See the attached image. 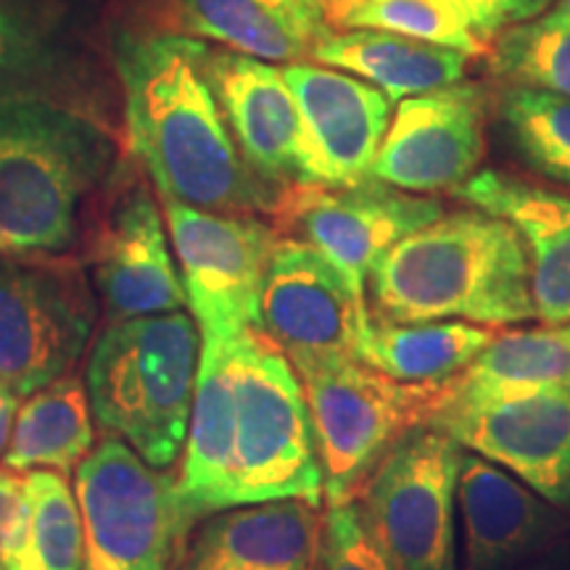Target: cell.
<instances>
[{
  "instance_id": "cell-4",
  "label": "cell",
  "mask_w": 570,
  "mask_h": 570,
  "mask_svg": "<svg viewBox=\"0 0 570 570\" xmlns=\"http://www.w3.org/2000/svg\"><path fill=\"white\" fill-rule=\"evenodd\" d=\"M111 135L59 98L0 101V256H61L114 167Z\"/></svg>"
},
{
  "instance_id": "cell-22",
  "label": "cell",
  "mask_w": 570,
  "mask_h": 570,
  "mask_svg": "<svg viewBox=\"0 0 570 570\" xmlns=\"http://www.w3.org/2000/svg\"><path fill=\"white\" fill-rule=\"evenodd\" d=\"M175 9L196 38L273 63L309 59L315 42L331 32L309 0H175Z\"/></svg>"
},
{
  "instance_id": "cell-23",
  "label": "cell",
  "mask_w": 570,
  "mask_h": 570,
  "mask_svg": "<svg viewBox=\"0 0 570 570\" xmlns=\"http://www.w3.org/2000/svg\"><path fill=\"white\" fill-rule=\"evenodd\" d=\"M570 391V325L497 333L470 365L452 377L458 402H491Z\"/></svg>"
},
{
  "instance_id": "cell-16",
  "label": "cell",
  "mask_w": 570,
  "mask_h": 570,
  "mask_svg": "<svg viewBox=\"0 0 570 570\" xmlns=\"http://www.w3.org/2000/svg\"><path fill=\"white\" fill-rule=\"evenodd\" d=\"M88 275L106 323L185 309L173 240L146 188H132L117 204L92 246Z\"/></svg>"
},
{
  "instance_id": "cell-19",
  "label": "cell",
  "mask_w": 570,
  "mask_h": 570,
  "mask_svg": "<svg viewBox=\"0 0 570 570\" xmlns=\"http://www.w3.org/2000/svg\"><path fill=\"white\" fill-rule=\"evenodd\" d=\"M323 512L306 499L240 504L206 515L175 570H312Z\"/></svg>"
},
{
  "instance_id": "cell-15",
  "label": "cell",
  "mask_w": 570,
  "mask_h": 570,
  "mask_svg": "<svg viewBox=\"0 0 570 570\" xmlns=\"http://www.w3.org/2000/svg\"><path fill=\"white\" fill-rule=\"evenodd\" d=\"M487 92L479 85L404 98L391 114L373 177L410 194L458 190L479 173L487 154Z\"/></svg>"
},
{
  "instance_id": "cell-26",
  "label": "cell",
  "mask_w": 570,
  "mask_h": 570,
  "mask_svg": "<svg viewBox=\"0 0 570 570\" xmlns=\"http://www.w3.org/2000/svg\"><path fill=\"white\" fill-rule=\"evenodd\" d=\"M69 75L61 21L35 0H0V101L59 98Z\"/></svg>"
},
{
  "instance_id": "cell-25",
  "label": "cell",
  "mask_w": 570,
  "mask_h": 570,
  "mask_svg": "<svg viewBox=\"0 0 570 570\" xmlns=\"http://www.w3.org/2000/svg\"><path fill=\"white\" fill-rule=\"evenodd\" d=\"M373 320V317H370ZM497 336V327L436 323H370L360 360L402 383H436L462 373Z\"/></svg>"
},
{
  "instance_id": "cell-8",
  "label": "cell",
  "mask_w": 570,
  "mask_h": 570,
  "mask_svg": "<svg viewBox=\"0 0 570 570\" xmlns=\"http://www.w3.org/2000/svg\"><path fill=\"white\" fill-rule=\"evenodd\" d=\"M96 291L67 256H0V383L30 396L75 370L98 323Z\"/></svg>"
},
{
  "instance_id": "cell-31",
  "label": "cell",
  "mask_w": 570,
  "mask_h": 570,
  "mask_svg": "<svg viewBox=\"0 0 570 570\" xmlns=\"http://www.w3.org/2000/svg\"><path fill=\"white\" fill-rule=\"evenodd\" d=\"M312 570H399L370 529L360 502L327 504Z\"/></svg>"
},
{
  "instance_id": "cell-33",
  "label": "cell",
  "mask_w": 570,
  "mask_h": 570,
  "mask_svg": "<svg viewBox=\"0 0 570 570\" xmlns=\"http://www.w3.org/2000/svg\"><path fill=\"white\" fill-rule=\"evenodd\" d=\"M21 508H24V479L0 465V570H6L13 537H17Z\"/></svg>"
},
{
  "instance_id": "cell-20",
  "label": "cell",
  "mask_w": 570,
  "mask_h": 570,
  "mask_svg": "<svg viewBox=\"0 0 570 570\" xmlns=\"http://www.w3.org/2000/svg\"><path fill=\"white\" fill-rule=\"evenodd\" d=\"M454 194L515 227L529 256L537 320L570 325V196L494 169L475 173Z\"/></svg>"
},
{
  "instance_id": "cell-27",
  "label": "cell",
  "mask_w": 570,
  "mask_h": 570,
  "mask_svg": "<svg viewBox=\"0 0 570 570\" xmlns=\"http://www.w3.org/2000/svg\"><path fill=\"white\" fill-rule=\"evenodd\" d=\"M82 515L67 475L32 470L24 475V508L6 570H80Z\"/></svg>"
},
{
  "instance_id": "cell-37",
  "label": "cell",
  "mask_w": 570,
  "mask_h": 570,
  "mask_svg": "<svg viewBox=\"0 0 570 570\" xmlns=\"http://www.w3.org/2000/svg\"><path fill=\"white\" fill-rule=\"evenodd\" d=\"M568 6H570V0H568Z\"/></svg>"
},
{
  "instance_id": "cell-1",
  "label": "cell",
  "mask_w": 570,
  "mask_h": 570,
  "mask_svg": "<svg viewBox=\"0 0 570 570\" xmlns=\"http://www.w3.org/2000/svg\"><path fill=\"white\" fill-rule=\"evenodd\" d=\"M177 491L198 520L275 499L323 504L302 377L259 327L202 344Z\"/></svg>"
},
{
  "instance_id": "cell-12",
  "label": "cell",
  "mask_w": 570,
  "mask_h": 570,
  "mask_svg": "<svg viewBox=\"0 0 570 570\" xmlns=\"http://www.w3.org/2000/svg\"><path fill=\"white\" fill-rule=\"evenodd\" d=\"M370 306L323 254L296 238L277 240L262 291L259 331L296 370L360 360Z\"/></svg>"
},
{
  "instance_id": "cell-11",
  "label": "cell",
  "mask_w": 570,
  "mask_h": 570,
  "mask_svg": "<svg viewBox=\"0 0 570 570\" xmlns=\"http://www.w3.org/2000/svg\"><path fill=\"white\" fill-rule=\"evenodd\" d=\"M269 214L288 238L304 240L367 302V277L391 246L444 214V204L375 180L344 188L294 183Z\"/></svg>"
},
{
  "instance_id": "cell-3",
  "label": "cell",
  "mask_w": 570,
  "mask_h": 570,
  "mask_svg": "<svg viewBox=\"0 0 570 570\" xmlns=\"http://www.w3.org/2000/svg\"><path fill=\"white\" fill-rule=\"evenodd\" d=\"M367 298L375 323L537 320L523 240L508 219L475 206L444 212L391 246L367 277Z\"/></svg>"
},
{
  "instance_id": "cell-2",
  "label": "cell",
  "mask_w": 570,
  "mask_h": 570,
  "mask_svg": "<svg viewBox=\"0 0 570 570\" xmlns=\"http://www.w3.org/2000/svg\"><path fill=\"white\" fill-rule=\"evenodd\" d=\"M212 51L177 32L117 42L130 151L161 198L225 214L273 209L277 194L246 167L209 82Z\"/></svg>"
},
{
  "instance_id": "cell-13",
  "label": "cell",
  "mask_w": 570,
  "mask_h": 570,
  "mask_svg": "<svg viewBox=\"0 0 570 570\" xmlns=\"http://www.w3.org/2000/svg\"><path fill=\"white\" fill-rule=\"evenodd\" d=\"M283 77L302 125L298 183L344 188L370 180L391 122L386 92L323 63H288Z\"/></svg>"
},
{
  "instance_id": "cell-21",
  "label": "cell",
  "mask_w": 570,
  "mask_h": 570,
  "mask_svg": "<svg viewBox=\"0 0 570 570\" xmlns=\"http://www.w3.org/2000/svg\"><path fill=\"white\" fill-rule=\"evenodd\" d=\"M309 59L375 85L391 104L460 82L468 67V56L454 48L383 30H331Z\"/></svg>"
},
{
  "instance_id": "cell-14",
  "label": "cell",
  "mask_w": 570,
  "mask_h": 570,
  "mask_svg": "<svg viewBox=\"0 0 570 570\" xmlns=\"http://www.w3.org/2000/svg\"><path fill=\"white\" fill-rule=\"evenodd\" d=\"M433 428L570 510V391L458 402L449 399Z\"/></svg>"
},
{
  "instance_id": "cell-10",
  "label": "cell",
  "mask_w": 570,
  "mask_h": 570,
  "mask_svg": "<svg viewBox=\"0 0 570 570\" xmlns=\"http://www.w3.org/2000/svg\"><path fill=\"white\" fill-rule=\"evenodd\" d=\"M169 240L202 344L262 327V291L281 240L254 214H225L164 198Z\"/></svg>"
},
{
  "instance_id": "cell-7",
  "label": "cell",
  "mask_w": 570,
  "mask_h": 570,
  "mask_svg": "<svg viewBox=\"0 0 570 570\" xmlns=\"http://www.w3.org/2000/svg\"><path fill=\"white\" fill-rule=\"evenodd\" d=\"M82 515L80 570H175L202 520L177 491L175 470L146 465L106 436L75 470Z\"/></svg>"
},
{
  "instance_id": "cell-29",
  "label": "cell",
  "mask_w": 570,
  "mask_h": 570,
  "mask_svg": "<svg viewBox=\"0 0 570 570\" xmlns=\"http://www.w3.org/2000/svg\"><path fill=\"white\" fill-rule=\"evenodd\" d=\"M489 67L502 82L570 98V6L544 11L494 38Z\"/></svg>"
},
{
  "instance_id": "cell-18",
  "label": "cell",
  "mask_w": 570,
  "mask_h": 570,
  "mask_svg": "<svg viewBox=\"0 0 570 570\" xmlns=\"http://www.w3.org/2000/svg\"><path fill=\"white\" fill-rule=\"evenodd\" d=\"M209 82L246 167L281 194L298 183V109L273 61L238 51L209 56Z\"/></svg>"
},
{
  "instance_id": "cell-24",
  "label": "cell",
  "mask_w": 570,
  "mask_h": 570,
  "mask_svg": "<svg viewBox=\"0 0 570 570\" xmlns=\"http://www.w3.org/2000/svg\"><path fill=\"white\" fill-rule=\"evenodd\" d=\"M92 441L88 389L80 375L67 373L21 404L0 465L13 473L51 470L69 479L92 452Z\"/></svg>"
},
{
  "instance_id": "cell-35",
  "label": "cell",
  "mask_w": 570,
  "mask_h": 570,
  "mask_svg": "<svg viewBox=\"0 0 570 570\" xmlns=\"http://www.w3.org/2000/svg\"><path fill=\"white\" fill-rule=\"evenodd\" d=\"M525 570H570V558L566 550H554L552 554H547V558L533 562V566Z\"/></svg>"
},
{
  "instance_id": "cell-36",
  "label": "cell",
  "mask_w": 570,
  "mask_h": 570,
  "mask_svg": "<svg viewBox=\"0 0 570 570\" xmlns=\"http://www.w3.org/2000/svg\"><path fill=\"white\" fill-rule=\"evenodd\" d=\"M309 3H315V6H317V9H323V6L327 3V0H309Z\"/></svg>"
},
{
  "instance_id": "cell-32",
  "label": "cell",
  "mask_w": 570,
  "mask_h": 570,
  "mask_svg": "<svg viewBox=\"0 0 570 570\" xmlns=\"http://www.w3.org/2000/svg\"><path fill=\"white\" fill-rule=\"evenodd\" d=\"M483 42L494 40L510 27L550 11L554 0H454Z\"/></svg>"
},
{
  "instance_id": "cell-30",
  "label": "cell",
  "mask_w": 570,
  "mask_h": 570,
  "mask_svg": "<svg viewBox=\"0 0 570 570\" xmlns=\"http://www.w3.org/2000/svg\"><path fill=\"white\" fill-rule=\"evenodd\" d=\"M499 117L520 159L570 188V98L510 85L499 98Z\"/></svg>"
},
{
  "instance_id": "cell-17",
  "label": "cell",
  "mask_w": 570,
  "mask_h": 570,
  "mask_svg": "<svg viewBox=\"0 0 570 570\" xmlns=\"http://www.w3.org/2000/svg\"><path fill=\"white\" fill-rule=\"evenodd\" d=\"M462 570H515L566 529L554 504L481 454H462L458 479Z\"/></svg>"
},
{
  "instance_id": "cell-28",
  "label": "cell",
  "mask_w": 570,
  "mask_h": 570,
  "mask_svg": "<svg viewBox=\"0 0 570 570\" xmlns=\"http://www.w3.org/2000/svg\"><path fill=\"white\" fill-rule=\"evenodd\" d=\"M320 11L331 30L396 32L454 48L468 59L487 51V42L454 0H327Z\"/></svg>"
},
{
  "instance_id": "cell-6",
  "label": "cell",
  "mask_w": 570,
  "mask_h": 570,
  "mask_svg": "<svg viewBox=\"0 0 570 570\" xmlns=\"http://www.w3.org/2000/svg\"><path fill=\"white\" fill-rule=\"evenodd\" d=\"M309 404L327 504L352 502L404 436L444 407L452 377L402 383L362 360L296 370Z\"/></svg>"
},
{
  "instance_id": "cell-5",
  "label": "cell",
  "mask_w": 570,
  "mask_h": 570,
  "mask_svg": "<svg viewBox=\"0 0 570 570\" xmlns=\"http://www.w3.org/2000/svg\"><path fill=\"white\" fill-rule=\"evenodd\" d=\"M202 331L177 309L106 327L92 341L85 389L92 420L156 470H175L188 441Z\"/></svg>"
},
{
  "instance_id": "cell-9",
  "label": "cell",
  "mask_w": 570,
  "mask_h": 570,
  "mask_svg": "<svg viewBox=\"0 0 570 570\" xmlns=\"http://www.w3.org/2000/svg\"><path fill=\"white\" fill-rule=\"evenodd\" d=\"M465 449L420 425L383 458L356 494L399 570H458V479Z\"/></svg>"
},
{
  "instance_id": "cell-34",
  "label": "cell",
  "mask_w": 570,
  "mask_h": 570,
  "mask_svg": "<svg viewBox=\"0 0 570 570\" xmlns=\"http://www.w3.org/2000/svg\"><path fill=\"white\" fill-rule=\"evenodd\" d=\"M19 399H21L19 394H13L9 386H3V383H0V460H3L6 446H9V441H11L13 423H17Z\"/></svg>"
}]
</instances>
